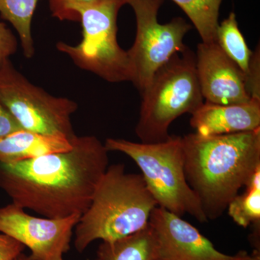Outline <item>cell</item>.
<instances>
[{
  "instance_id": "obj_1",
  "label": "cell",
  "mask_w": 260,
  "mask_h": 260,
  "mask_svg": "<svg viewBox=\"0 0 260 260\" xmlns=\"http://www.w3.org/2000/svg\"><path fill=\"white\" fill-rule=\"evenodd\" d=\"M68 151L0 162V189L14 204L43 217L83 215L109 167V151L93 135L75 136Z\"/></svg>"
},
{
  "instance_id": "obj_2",
  "label": "cell",
  "mask_w": 260,
  "mask_h": 260,
  "mask_svg": "<svg viewBox=\"0 0 260 260\" xmlns=\"http://www.w3.org/2000/svg\"><path fill=\"white\" fill-rule=\"evenodd\" d=\"M184 171L205 216L217 220L260 169V129L234 134L181 137Z\"/></svg>"
},
{
  "instance_id": "obj_3",
  "label": "cell",
  "mask_w": 260,
  "mask_h": 260,
  "mask_svg": "<svg viewBox=\"0 0 260 260\" xmlns=\"http://www.w3.org/2000/svg\"><path fill=\"white\" fill-rule=\"evenodd\" d=\"M156 207L141 174L126 172L124 164L109 166L75 228V249L83 253L95 241L114 242L143 230Z\"/></svg>"
},
{
  "instance_id": "obj_4",
  "label": "cell",
  "mask_w": 260,
  "mask_h": 260,
  "mask_svg": "<svg viewBox=\"0 0 260 260\" xmlns=\"http://www.w3.org/2000/svg\"><path fill=\"white\" fill-rule=\"evenodd\" d=\"M141 96L137 136L147 144L166 141L173 121L186 113L192 114L204 103L196 54L187 47L174 54L155 73Z\"/></svg>"
},
{
  "instance_id": "obj_5",
  "label": "cell",
  "mask_w": 260,
  "mask_h": 260,
  "mask_svg": "<svg viewBox=\"0 0 260 260\" xmlns=\"http://www.w3.org/2000/svg\"><path fill=\"white\" fill-rule=\"evenodd\" d=\"M104 145L108 151L120 152L134 160L159 208L178 216L189 214L200 223L208 221L186 181L181 137L150 144L108 138Z\"/></svg>"
},
{
  "instance_id": "obj_6",
  "label": "cell",
  "mask_w": 260,
  "mask_h": 260,
  "mask_svg": "<svg viewBox=\"0 0 260 260\" xmlns=\"http://www.w3.org/2000/svg\"><path fill=\"white\" fill-rule=\"evenodd\" d=\"M125 0H104L76 10L81 23V42L77 45L59 42L56 48L81 70L109 83L129 81L127 52L117 40V17Z\"/></svg>"
},
{
  "instance_id": "obj_7",
  "label": "cell",
  "mask_w": 260,
  "mask_h": 260,
  "mask_svg": "<svg viewBox=\"0 0 260 260\" xmlns=\"http://www.w3.org/2000/svg\"><path fill=\"white\" fill-rule=\"evenodd\" d=\"M0 102L24 130L70 141L76 136L71 117L78 104L34 85L10 59L0 68Z\"/></svg>"
},
{
  "instance_id": "obj_8",
  "label": "cell",
  "mask_w": 260,
  "mask_h": 260,
  "mask_svg": "<svg viewBox=\"0 0 260 260\" xmlns=\"http://www.w3.org/2000/svg\"><path fill=\"white\" fill-rule=\"evenodd\" d=\"M164 0H125L136 18L137 31L129 57V81L140 94L148 88L154 75L174 54L184 50V38L191 25L181 17L160 24L158 14Z\"/></svg>"
},
{
  "instance_id": "obj_9",
  "label": "cell",
  "mask_w": 260,
  "mask_h": 260,
  "mask_svg": "<svg viewBox=\"0 0 260 260\" xmlns=\"http://www.w3.org/2000/svg\"><path fill=\"white\" fill-rule=\"evenodd\" d=\"M81 215L63 218L36 217L12 203L0 208V233L30 251V260H63L70 249L75 228Z\"/></svg>"
},
{
  "instance_id": "obj_10",
  "label": "cell",
  "mask_w": 260,
  "mask_h": 260,
  "mask_svg": "<svg viewBox=\"0 0 260 260\" xmlns=\"http://www.w3.org/2000/svg\"><path fill=\"white\" fill-rule=\"evenodd\" d=\"M149 225L156 240L155 260H260L259 251L232 255L220 252L191 224L158 206Z\"/></svg>"
},
{
  "instance_id": "obj_11",
  "label": "cell",
  "mask_w": 260,
  "mask_h": 260,
  "mask_svg": "<svg viewBox=\"0 0 260 260\" xmlns=\"http://www.w3.org/2000/svg\"><path fill=\"white\" fill-rule=\"evenodd\" d=\"M196 70L205 102L230 105L249 102L246 76L215 42L198 44Z\"/></svg>"
},
{
  "instance_id": "obj_12",
  "label": "cell",
  "mask_w": 260,
  "mask_h": 260,
  "mask_svg": "<svg viewBox=\"0 0 260 260\" xmlns=\"http://www.w3.org/2000/svg\"><path fill=\"white\" fill-rule=\"evenodd\" d=\"M191 127L203 137L260 129V99L230 105L204 102L191 114Z\"/></svg>"
},
{
  "instance_id": "obj_13",
  "label": "cell",
  "mask_w": 260,
  "mask_h": 260,
  "mask_svg": "<svg viewBox=\"0 0 260 260\" xmlns=\"http://www.w3.org/2000/svg\"><path fill=\"white\" fill-rule=\"evenodd\" d=\"M70 140L20 130L0 138V162H15L47 155L68 151Z\"/></svg>"
},
{
  "instance_id": "obj_14",
  "label": "cell",
  "mask_w": 260,
  "mask_h": 260,
  "mask_svg": "<svg viewBox=\"0 0 260 260\" xmlns=\"http://www.w3.org/2000/svg\"><path fill=\"white\" fill-rule=\"evenodd\" d=\"M156 240L149 225L134 234L111 242H102L98 249L100 260H155Z\"/></svg>"
},
{
  "instance_id": "obj_15",
  "label": "cell",
  "mask_w": 260,
  "mask_h": 260,
  "mask_svg": "<svg viewBox=\"0 0 260 260\" xmlns=\"http://www.w3.org/2000/svg\"><path fill=\"white\" fill-rule=\"evenodd\" d=\"M39 0H0V16L13 25L19 37L25 58L35 53L31 23Z\"/></svg>"
},
{
  "instance_id": "obj_16",
  "label": "cell",
  "mask_w": 260,
  "mask_h": 260,
  "mask_svg": "<svg viewBox=\"0 0 260 260\" xmlns=\"http://www.w3.org/2000/svg\"><path fill=\"white\" fill-rule=\"evenodd\" d=\"M215 42L247 76L253 51L248 47L239 28L235 13H231L226 19L219 23Z\"/></svg>"
},
{
  "instance_id": "obj_17",
  "label": "cell",
  "mask_w": 260,
  "mask_h": 260,
  "mask_svg": "<svg viewBox=\"0 0 260 260\" xmlns=\"http://www.w3.org/2000/svg\"><path fill=\"white\" fill-rule=\"evenodd\" d=\"M180 7L198 30L203 42H215L223 0H172Z\"/></svg>"
},
{
  "instance_id": "obj_18",
  "label": "cell",
  "mask_w": 260,
  "mask_h": 260,
  "mask_svg": "<svg viewBox=\"0 0 260 260\" xmlns=\"http://www.w3.org/2000/svg\"><path fill=\"white\" fill-rule=\"evenodd\" d=\"M245 187L242 194H237L229 203L228 213L239 226L246 229L254 225L259 228L260 169Z\"/></svg>"
},
{
  "instance_id": "obj_19",
  "label": "cell",
  "mask_w": 260,
  "mask_h": 260,
  "mask_svg": "<svg viewBox=\"0 0 260 260\" xmlns=\"http://www.w3.org/2000/svg\"><path fill=\"white\" fill-rule=\"evenodd\" d=\"M104 0H49L52 16L60 20L78 21L76 10L82 7L96 4Z\"/></svg>"
},
{
  "instance_id": "obj_20",
  "label": "cell",
  "mask_w": 260,
  "mask_h": 260,
  "mask_svg": "<svg viewBox=\"0 0 260 260\" xmlns=\"http://www.w3.org/2000/svg\"><path fill=\"white\" fill-rule=\"evenodd\" d=\"M260 52L259 46L253 51L249 65V73L246 76L248 92L251 99H260Z\"/></svg>"
},
{
  "instance_id": "obj_21",
  "label": "cell",
  "mask_w": 260,
  "mask_h": 260,
  "mask_svg": "<svg viewBox=\"0 0 260 260\" xmlns=\"http://www.w3.org/2000/svg\"><path fill=\"white\" fill-rule=\"evenodd\" d=\"M18 49V41L5 23H0V68L14 54Z\"/></svg>"
},
{
  "instance_id": "obj_22",
  "label": "cell",
  "mask_w": 260,
  "mask_h": 260,
  "mask_svg": "<svg viewBox=\"0 0 260 260\" xmlns=\"http://www.w3.org/2000/svg\"><path fill=\"white\" fill-rule=\"evenodd\" d=\"M25 249L21 243L0 233V260H16Z\"/></svg>"
},
{
  "instance_id": "obj_23",
  "label": "cell",
  "mask_w": 260,
  "mask_h": 260,
  "mask_svg": "<svg viewBox=\"0 0 260 260\" xmlns=\"http://www.w3.org/2000/svg\"><path fill=\"white\" fill-rule=\"evenodd\" d=\"M22 129L18 121L0 102V138Z\"/></svg>"
},
{
  "instance_id": "obj_24",
  "label": "cell",
  "mask_w": 260,
  "mask_h": 260,
  "mask_svg": "<svg viewBox=\"0 0 260 260\" xmlns=\"http://www.w3.org/2000/svg\"><path fill=\"white\" fill-rule=\"evenodd\" d=\"M16 260H30V259H29V256L28 255L24 254V253H22V254H20L18 257L17 258Z\"/></svg>"
},
{
  "instance_id": "obj_25",
  "label": "cell",
  "mask_w": 260,
  "mask_h": 260,
  "mask_svg": "<svg viewBox=\"0 0 260 260\" xmlns=\"http://www.w3.org/2000/svg\"><path fill=\"white\" fill-rule=\"evenodd\" d=\"M95 260H100V259H98V258H97V259H95Z\"/></svg>"
}]
</instances>
